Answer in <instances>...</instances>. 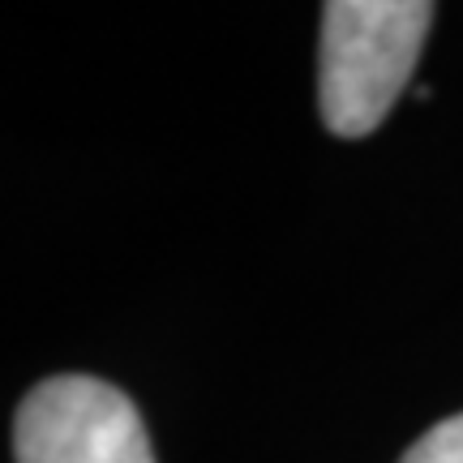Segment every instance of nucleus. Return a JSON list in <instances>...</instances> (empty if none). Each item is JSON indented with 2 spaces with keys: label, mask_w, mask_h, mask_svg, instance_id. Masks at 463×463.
Instances as JSON below:
<instances>
[{
  "label": "nucleus",
  "mask_w": 463,
  "mask_h": 463,
  "mask_svg": "<svg viewBox=\"0 0 463 463\" xmlns=\"http://www.w3.org/2000/svg\"><path fill=\"white\" fill-rule=\"evenodd\" d=\"M433 5L425 0H331L322 5L317 108L335 137H364L412 82Z\"/></svg>",
  "instance_id": "f257e3e1"
},
{
  "label": "nucleus",
  "mask_w": 463,
  "mask_h": 463,
  "mask_svg": "<svg viewBox=\"0 0 463 463\" xmlns=\"http://www.w3.org/2000/svg\"><path fill=\"white\" fill-rule=\"evenodd\" d=\"M17 463H155L146 425L125 391L90 373L39 382L14 416Z\"/></svg>",
  "instance_id": "f03ea898"
},
{
  "label": "nucleus",
  "mask_w": 463,
  "mask_h": 463,
  "mask_svg": "<svg viewBox=\"0 0 463 463\" xmlns=\"http://www.w3.org/2000/svg\"><path fill=\"white\" fill-rule=\"evenodd\" d=\"M399 463H463V412L438 420L425 438H416Z\"/></svg>",
  "instance_id": "7ed1b4c3"
}]
</instances>
